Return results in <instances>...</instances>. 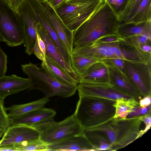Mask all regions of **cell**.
<instances>
[{"label":"cell","instance_id":"6da1fadb","mask_svg":"<svg viewBox=\"0 0 151 151\" xmlns=\"http://www.w3.org/2000/svg\"><path fill=\"white\" fill-rule=\"evenodd\" d=\"M120 23L118 16L104 0L100 7L73 32V47L90 45L103 36L116 34Z\"/></svg>","mask_w":151,"mask_h":151},{"label":"cell","instance_id":"7a4b0ae2","mask_svg":"<svg viewBox=\"0 0 151 151\" xmlns=\"http://www.w3.org/2000/svg\"><path fill=\"white\" fill-rule=\"evenodd\" d=\"M116 102L105 98L79 96L73 114L83 129L93 127L114 117Z\"/></svg>","mask_w":151,"mask_h":151},{"label":"cell","instance_id":"3957f363","mask_svg":"<svg viewBox=\"0 0 151 151\" xmlns=\"http://www.w3.org/2000/svg\"><path fill=\"white\" fill-rule=\"evenodd\" d=\"M139 117L125 119L113 117L99 124L85 129L104 133L112 144L111 151H116L138 138L142 122Z\"/></svg>","mask_w":151,"mask_h":151},{"label":"cell","instance_id":"277c9868","mask_svg":"<svg viewBox=\"0 0 151 151\" xmlns=\"http://www.w3.org/2000/svg\"><path fill=\"white\" fill-rule=\"evenodd\" d=\"M21 66L23 71L28 76L30 81L29 91L40 90L48 98L56 96L67 98L76 93L77 85L67 86L61 83L48 72L42 62L40 68L30 62L22 64Z\"/></svg>","mask_w":151,"mask_h":151},{"label":"cell","instance_id":"5b68a950","mask_svg":"<svg viewBox=\"0 0 151 151\" xmlns=\"http://www.w3.org/2000/svg\"><path fill=\"white\" fill-rule=\"evenodd\" d=\"M104 0H66L55 9L65 25L73 32L101 6Z\"/></svg>","mask_w":151,"mask_h":151},{"label":"cell","instance_id":"8992f818","mask_svg":"<svg viewBox=\"0 0 151 151\" xmlns=\"http://www.w3.org/2000/svg\"><path fill=\"white\" fill-rule=\"evenodd\" d=\"M33 127L40 132V139L47 145L83 133V129L73 114L60 122L53 118Z\"/></svg>","mask_w":151,"mask_h":151},{"label":"cell","instance_id":"52a82bcc","mask_svg":"<svg viewBox=\"0 0 151 151\" xmlns=\"http://www.w3.org/2000/svg\"><path fill=\"white\" fill-rule=\"evenodd\" d=\"M0 34L10 47L23 44L24 30L19 14L5 0H0Z\"/></svg>","mask_w":151,"mask_h":151},{"label":"cell","instance_id":"ba28073f","mask_svg":"<svg viewBox=\"0 0 151 151\" xmlns=\"http://www.w3.org/2000/svg\"><path fill=\"white\" fill-rule=\"evenodd\" d=\"M40 132L35 127L24 124L11 125L0 140V150H16L27 142L40 139Z\"/></svg>","mask_w":151,"mask_h":151},{"label":"cell","instance_id":"9c48e42d","mask_svg":"<svg viewBox=\"0 0 151 151\" xmlns=\"http://www.w3.org/2000/svg\"><path fill=\"white\" fill-rule=\"evenodd\" d=\"M127 76L143 97L151 95V63L125 60Z\"/></svg>","mask_w":151,"mask_h":151},{"label":"cell","instance_id":"30bf717a","mask_svg":"<svg viewBox=\"0 0 151 151\" xmlns=\"http://www.w3.org/2000/svg\"><path fill=\"white\" fill-rule=\"evenodd\" d=\"M77 87L79 97H94L115 101L123 98H132L118 90L109 83L80 81L77 84Z\"/></svg>","mask_w":151,"mask_h":151},{"label":"cell","instance_id":"8fae6325","mask_svg":"<svg viewBox=\"0 0 151 151\" xmlns=\"http://www.w3.org/2000/svg\"><path fill=\"white\" fill-rule=\"evenodd\" d=\"M18 13L22 19L24 30L23 44L25 52L29 55L33 54V47L37 40V33L36 24L37 22L35 14L27 0L24 1L18 9Z\"/></svg>","mask_w":151,"mask_h":151},{"label":"cell","instance_id":"7c38bea8","mask_svg":"<svg viewBox=\"0 0 151 151\" xmlns=\"http://www.w3.org/2000/svg\"><path fill=\"white\" fill-rule=\"evenodd\" d=\"M61 42L70 56L73 48V32L64 24L46 0H39Z\"/></svg>","mask_w":151,"mask_h":151},{"label":"cell","instance_id":"4fadbf2b","mask_svg":"<svg viewBox=\"0 0 151 151\" xmlns=\"http://www.w3.org/2000/svg\"><path fill=\"white\" fill-rule=\"evenodd\" d=\"M101 60L107 68L109 83L118 90L138 101L143 97L128 78L109 59Z\"/></svg>","mask_w":151,"mask_h":151},{"label":"cell","instance_id":"5bb4252c","mask_svg":"<svg viewBox=\"0 0 151 151\" xmlns=\"http://www.w3.org/2000/svg\"><path fill=\"white\" fill-rule=\"evenodd\" d=\"M36 27L37 34L45 43L46 47L45 56H49L55 61L78 84L80 81L79 77L73 70L71 66L65 60L47 31L38 22L36 24Z\"/></svg>","mask_w":151,"mask_h":151},{"label":"cell","instance_id":"9a60e30c","mask_svg":"<svg viewBox=\"0 0 151 151\" xmlns=\"http://www.w3.org/2000/svg\"><path fill=\"white\" fill-rule=\"evenodd\" d=\"M48 151H95L83 134L69 137L48 145Z\"/></svg>","mask_w":151,"mask_h":151},{"label":"cell","instance_id":"2e32d148","mask_svg":"<svg viewBox=\"0 0 151 151\" xmlns=\"http://www.w3.org/2000/svg\"><path fill=\"white\" fill-rule=\"evenodd\" d=\"M31 82L25 78L12 74L0 77V97L3 99L7 96L29 88Z\"/></svg>","mask_w":151,"mask_h":151},{"label":"cell","instance_id":"e0dca14e","mask_svg":"<svg viewBox=\"0 0 151 151\" xmlns=\"http://www.w3.org/2000/svg\"><path fill=\"white\" fill-rule=\"evenodd\" d=\"M56 114V112L53 109L43 107L9 119L11 125L22 124L32 126L54 118Z\"/></svg>","mask_w":151,"mask_h":151},{"label":"cell","instance_id":"ac0fdd59","mask_svg":"<svg viewBox=\"0 0 151 151\" xmlns=\"http://www.w3.org/2000/svg\"><path fill=\"white\" fill-rule=\"evenodd\" d=\"M34 13L37 22L47 31L66 62L71 65L70 55L61 42L44 10L42 8H39Z\"/></svg>","mask_w":151,"mask_h":151},{"label":"cell","instance_id":"d6986e66","mask_svg":"<svg viewBox=\"0 0 151 151\" xmlns=\"http://www.w3.org/2000/svg\"><path fill=\"white\" fill-rule=\"evenodd\" d=\"M116 33L122 38L141 35L151 37V21L139 23H120L117 27Z\"/></svg>","mask_w":151,"mask_h":151},{"label":"cell","instance_id":"ffe728a7","mask_svg":"<svg viewBox=\"0 0 151 151\" xmlns=\"http://www.w3.org/2000/svg\"><path fill=\"white\" fill-rule=\"evenodd\" d=\"M80 81L96 83H109L107 67L101 60L91 65L80 78Z\"/></svg>","mask_w":151,"mask_h":151},{"label":"cell","instance_id":"44dd1931","mask_svg":"<svg viewBox=\"0 0 151 151\" xmlns=\"http://www.w3.org/2000/svg\"><path fill=\"white\" fill-rule=\"evenodd\" d=\"M83 134L95 151H111L112 144L104 133L99 131L84 129Z\"/></svg>","mask_w":151,"mask_h":151},{"label":"cell","instance_id":"7402d4cb","mask_svg":"<svg viewBox=\"0 0 151 151\" xmlns=\"http://www.w3.org/2000/svg\"><path fill=\"white\" fill-rule=\"evenodd\" d=\"M42 62L48 72L61 83L67 86L77 85L70 75L49 56L46 55L45 61Z\"/></svg>","mask_w":151,"mask_h":151},{"label":"cell","instance_id":"603a6c76","mask_svg":"<svg viewBox=\"0 0 151 151\" xmlns=\"http://www.w3.org/2000/svg\"><path fill=\"white\" fill-rule=\"evenodd\" d=\"M49 101V98L45 97L37 100L22 104H13L7 108L9 118H14L29 111L43 107Z\"/></svg>","mask_w":151,"mask_h":151},{"label":"cell","instance_id":"cb8c5ba5","mask_svg":"<svg viewBox=\"0 0 151 151\" xmlns=\"http://www.w3.org/2000/svg\"><path fill=\"white\" fill-rule=\"evenodd\" d=\"M70 57L71 67L80 79L82 76L91 65L99 60L91 57L73 53Z\"/></svg>","mask_w":151,"mask_h":151},{"label":"cell","instance_id":"d4e9b609","mask_svg":"<svg viewBox=\"0 0 151 151\" xmlns=\"http://www.w3.org/2000/svg\"><path fill=\"white\" fill-rule=\"evenodd\" d=\"M139 106V101L134 98L117 100L114 104L115 113L114 117L126 119L129 113L133 108Z\"/></svg>","mask_w":151,"mask_h":151},{"label":"cell","instance_id":"484cf974","mask_svg":"<svg viewBox=\"0 0 151 151\" xmlns=\"http://www.w3.org/2000/svg\"><path fill=\"white\" fill-rule=\"evenodd\" d=\"M149 21H151V0H143L127 22L139 23Z\"/></svg>","mask_w":151,"mask_h":151},{"label":"cell","instance_id":"4316f807","mask_svg":"<svg viewBox=\"0 0 151 151\" xmlns=\"http://www.w3.org/2000/svg\"><path fill=\"white\" fill-rule=\"evenodd\" d=\"M143 0H129L122 13L118 17L121 23L127 22Z\"/></svg>","mask_w":151,"mask_h":151},{"label":"cell","instance_id":"83f0119b","mask_svg":"<svg viewBox=\"0 0 151 151\" xmlns=\"http://www.w3.org/2000/svg\"><path fill=\"white\" fill-rule=\"evenodd\" d=\"M7 111V108L4 106V99L0 97V138L11 125Z\"/></svg>","mask_w":151,"mask_h":151},{"label":"cell","instance_id":"f1b7e54d","mask_svg":"<svg viewBox=\"0 0 151 151\" xmlns=\"http://www.w3.org/2000/svg\"><path fill=\"white\" fill-rule=\"evenodd\" d=\"M19 151H48V145L40 139L27 142Z\"/></svg>","mask_w":151,"mask_h":151},{"label":"cell","instance_id":"f546056e","mask_svg":"<svg viewBox=\"0 0 151 151\" xmlns=\"http://www.w3.org/2000/svg\"><path fill=\"white\" fill-rule=\"evenodd\" d=\"M123 39L132 45L140 48L144 45L151 43V37L146 35H135Z\"/></svg>","mask_w":151,"mask_h":151},{"label":"cell","instance_id":"4dcf8cb0","mask_svg":"<svg viewBox=\"0 0 151 151\" xmlns=\"http://www.w3.org/2000/svg\"><path fill=\"white\" fill-rule=\"evenodd\" d=\"M118 17L124 10L129 0H105Z\"/></svg>","mask_w":151,"mask_h":151},{"label":"cell","instance_id":"1f68e13d","mask_svg":"<svg viewBox=\"0 0 151 151\" xmlns=\"http://www.w3.org/2000/svg\"><path fill=\"white\" fill-rule=\"evenodd\" d=\"M150 110L151 105L145 107L139 106L134 108L129 113L127 118H130L142 116Z\"/></svg>","mask_w":151,"mask_h":151},{"label":"cell","instance_id":"d6a6232c","mask_svg":"<svg viewBox=\"0 0 151 151\" xmlns=\"http://www.w3.org/2000/svg\"><path fill=\"white\" fill-rule=\"evenodd\" d=\"M139 119L143 122L145 125V128L144 130H141L139 133L138 137L139 138L148 130L151 126V111L150 110L144 115L139 116Z\"/></svg>","mask_w":151,"mask_h":151},{"label":"cell","instance_id":"836d02e7","mask_svg":"<svg viewBox=\"0 0 151 151\" xmlns=\"http://www.w3.org/2000/svg\"><path fill=\"white\" fill-rule=\"evenodd\" d=\"M7 56L0 45V77L5 76L7 71Z\"/></svg>","mask_w":151,"mask_h":151},{"label":"cell","instance_id":"e575fe53","mask_svg":"<svg viewBox=\"0 0 151 151\" xmlns=\"http://www.w3.org/2000/svg\"><path fill=\"white\" fill-rule=\"evenodd\" d=\"M121 38L116 34L110 35L101 37L95 42L98 43H112L118 41Z\"/></svg>","mask_w":151,"mask_h":151},{"label":"cell","instance_id":"d590c367","mask_svg":"<svg viewBox=\"0 0 151 151\" xmlns=\"http://www.w3.org/2000/svg\"><path fill=\"white\" fill-rule=\"evenodd\" d=\"M109 59L127 77L124 60L119 58H116Z\"/></svg>","mask_w":151,"mask_h":151},{"label":"cell","instance_id":"8d00e7d4","mask_svg":"<svg viewBox=\"0 0 151 151\" xmlns=\"http://www.w3.org/2000/svg\"><path fill=\"white\" fill-rule=\"evenodd\" d=\"M33 54L42 62L45 61V56L39 47L37 40L35 42L34 46Z\"/></svg>","mask_w":151,"mask_h":151},{"label":"cell","instance_id":"74e56055","mask_svg":"<svg viewBox=\"0 0 151 151\" xmlns=\"http://www.w3.org/2000/svg\"><path fill=\"white\" fill-rule=\"evenodd\" d=\"M151 95H147L143 97L139 101L140 106L145 107L151 105Z\"/></svg>","mask_w":151,"mask_h":151},{"label":"cell","instance_id":"f35d334b","mask_svg":"<svg viewBox=\"0 0 151 151\" xmlns=\"http://www.w3.org/2000/svg\"><path fill=\"white\" fill-rule=\"evenodd\" d=\"M25 0H10V5L12 8L18 13L19 8Z\"/></svg>","mask_w":151,"mask_h":151},{"label":"cell","instance_id":"ab89813d","mask_svg":"<svg viewBox=\"0 0 151 151\" xmlns=\"http://www.w3.org/2000/svg\"><path fill=\"white\" fill-rule=\"evenodd\" d=\"M37 40L39 47L45 56L46 47L45 43L38 34L37 35Z\"/></svg>","mask_w":151,"mask_h":151},{"label":"cell","instance_id":"60d3db41","mask_svg":"<svg viewBox=\"0 0 151 151\" xmlns=\"http://www.w3.org/2000/svg\"><path fill=\"white\" fill-rule=\"evenodd\" d=\"M55 9L66 0H46Z\"/></svg>","mask_w":151,"mask_h":151},{"label":"cell","instance_id":"b9f144b4","mask_svg":"<svg viewBox=\"0 0 151 151\" xmlns=\"http://www.w3.org/2000/svg\"><path fill=\"white\" fill-rule=\"evenodd\" d=\"M151 44H147L142 45L141 47V49L143 50L151 53Z\"/></svg>","mask_w":151,"mask_h":151},{"label":"cell","instance_id":"7bdbcfd3","mask_svg":"<svg viewBox=\"0 0 151 151\" xmlns=\"http://www.w3.org/2000/svg\"><path fill=\"white\" fill-rule=\"evenodd\" d=\"M4 40L3 38V37L2 36L1 34H0V42H4Z\"/></svg>","mask_w":151,"mask_h":151},{"label":"cell","instance_id":"ee69618b","mask_svg":"<svg viewBox=\"0 0 151 151\" xmlns=\"http://www.w3.org/2000/svg\"><path fill=\"white\" fill-rule=\"evenodd\" d=\"M10 5V0H5Z\"/></svg>","mask_w":151,"mask_h":151},{"label":"cell","instance_id":"f6af8a7d","mask_svg":"<svg viewBox=\"0 0 151 151\" xmlns=\"http://www.w3.org/2000/svg\"></svg>","mask_w":151,"mask_h":151}]
</instances>
